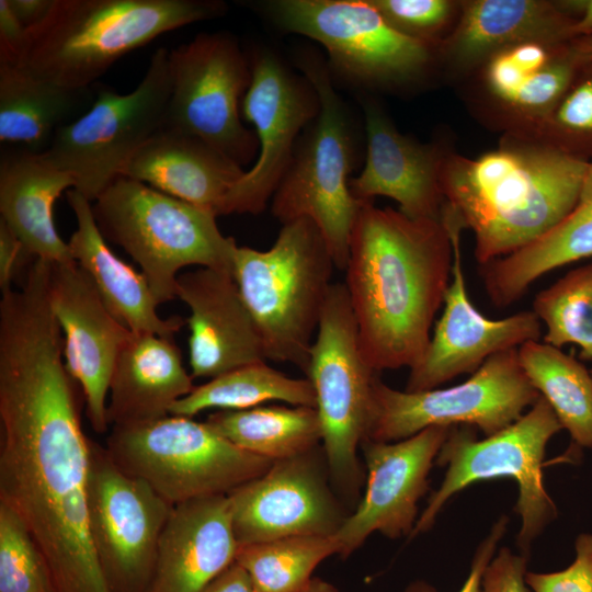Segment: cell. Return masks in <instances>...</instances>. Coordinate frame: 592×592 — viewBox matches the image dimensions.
<instances>
[{
  "label": "cell",
  "instance_id": "cell-29",
  "mask_svg": "<svg viewBox=\"0 0 592 592\" xmlns=\"http://www.w3.org/2000/svg\"><path fill=\"white\" fill-rule=\"evenodd\" d=\"M75 187L72 178L41 153L25 148L3 152L0 162V219L33 259L50 263L73 262L68 242L55 228L53 207L64 191Z\"/></svg>",
  "mask_w": 592,
  "mask_h": 592
},
{
  "label": "cell",
  "instance_id": "cell-24",
  "mask_svg": "<svg viewBox=\"0 0 592 592\" xmlns=\"http://www.w3.org/2000/svg\"><path fill=\"white\" fill-rule=\"evenodd\" d=\"M238 549L228 496L177 504L162 531L147 592H198L236 562Z\"/></svg>",
  "mask_w": 592,
  "mask_h": 592
},
{
  "label": "cell",
  "instance_id": "cell-47",
  "mask_svg": "<svg viewBox=\"0 0 592 592\" xmlns=\"http://www.w3.org/2000/svg\"><path fill=\"white\" fill-rule=\"evenodd\" d=\"M558 3L576 21L574 39L592 36V0H558Z\"/></svg>",
  "mask_w": 592,
  "mask_h": 592
},
{
  "label": "cell",
  "instance_id": "cell-50",
  "mask_svg": "<svg viewBox=\"0 0 592 592\" xmlns=\"http://www.w3.org/2000/svg\"><path fill=\"white\" fill-rule=\"evenodd\" d=\"M590 371H591V374H592V368Z\"/></svg>",
  "mask_w": 592,
  "mask_h": 592
},
{
  "label": "cell",
  "instance_id": "cell-3",
  "mask_svg": "<svg viewBox=\"0 0 592 592\" xmlns=\"http://www.w3.org/2000/svg\"><path fill=\"white\" fill-rule=\"evenodd\" d=\"M589 162L537 140L502 135L477 158L446 155L445 204L475 237L480 265L545 236L574 208Z\"/></svg>",
  "mask_w": 592,
  "mask_h": 592
},
{
  "label": "cell",
  "instance_id": "cell-11",
  "mask_svg": "<svg viewBox=\"0 0 592 592\" xmlns=\"http://www.w3.org/2000/svg\"><path fill=\"white\" fill-rule=\"evenodd\" d=\"M263 7L282 30L320 43L333 69L356 84L400 88L441 66L439 45L396 31L368 0H274Z\"/></svg>",
  "mask_w": 592,
  "mask_h": 592
},
{
  "label": "cell",
  "instance_id": "cell-39",
  "mask_svg": "<svg viewBox=\"0 0 592 592\" xmlns=\"http://www.w3.org/2000/svg\"><path fill=\"white\" fill-rule=\"evenodd\" d=\"M401 34L434 45L453 31L460 12L454 0H368Z\"/></svg>",
  "mask_w": 592,
  "mask_h": 592
},
{
  "label": "cell",
  "instance_id": "cell-30",
  "mask_svg": "<svg viewBox=\"0 0 592 592\" xmlns=\"http://www.w3.org/2000/svg\"><path fill=\"white\" fill-rule=\"evenodd\" d=\"M93 89H69L34 75L22 64L0 62V140L44 152L56 132L92 105Z\"/></svg>",
  "mask_w": 592,
  "mask_h": 592
},
{
  "label": "cell",
  "instance_id": "cell-8",
  "mask_svg": "<svg viewBox=\"0 0 592 592\" xmlns=\"http://www.w3.org/2000/svg\"><path fill=\"white\" fill-rule=\"evenodd\" d=\"M299 68L315 87L320 110L272 197V213L283 224L310 219L335 267L344 271L352 229L364 203L349 186L355 162L354 128L323 61L303 57Z\"/></svg>",
  "mask_w": 592,
  "mask_h": 592
},
{
  "label": "cell",
  "instance_id": "cell-36",
  "mask_svg": "<svg viewBox=\"0 0 592 592\" xmlns=\"http://www.w3.org/2000/svg\"><path fill=\"white\" fill-rule=\"evenodd\" d=\"M532 310L545 326V343L559 349L576 344L580 357L592 361V262L540 291Z\"/></svg>",
  "mask_w": 592,
  "mask_h": 592
},
{
  "label": "cell",
  "instance_id": "cell-35",
  "mask_svg": "<svg viewBox=\"0 0 592 592\" xmlns=\"http://www.w3.org/2000/svg\"><path fill=\"white\" fill-rule=\"evenodd\" d=\"M332 536H292L239 546L236 562L250 577L257 592H298L326 558L339 555Z\"/></svg>",
  "mask_w": 592,
  "mask_h": 592
},
{
  "label": "cell",
  "instance_id": "cell-23",
  "mask_svg": "<svg viewBox=\"0 0 592 592\" xmlns=\"http://www.w3.org/2000/svg\"><path fill=\"white\" fill-rule=\"evenodd\" d=\"M366 159L350 180L358 201L386 196L399 212L413 219L440 220L445 197L442 169L448 151L437 144H421L402 135L375 103L364 104Z\"/></svg>",
  "mask_w": 592,
  "mask_h": 592
},
{
  "label": "cell",
  "instance_id": "cell-44",
  "mask_svg": "<svg viewBox=\"0 0 592 592\" xmlns=\"http://www.w3.org/2000/svg\"><path fill=\"white\" fill-rule=\"evenodd\" d=\"M30 257L20 239L14 232L0 219V288L4 293L12 289L21 266L23 267ZM35 260V259H33Z\"/></svg>",
  "mask_w": 592,
  "mask_h": 592
},
{
  "label": "cell",
  "instance_id": "cell-12",
  "mask_svg": "<svg viewBox=\"0 0 592 592\" xmlns=\"http://www.w3.org/2000/svg\"><path fill=\"white\" fill-rule=\"evenodd\" d=\"M170 92L169 50L161 47L132 92L99 87L90 109L59 128L41 155L69 174L73 189L93 203L161 129Z\"/></svg>",
  "mask_w": 592,
  "mask_h": 592
},
{
  "label": "cell",
  "instance_id": "cell-42",
  "mask_svg": "<svg viewBox=\"0 0 592 592\" xmlns=\"http://www.w3.org/2000/svg\"><path fill=\"white\" fill-rule=\"evenodd\" d=\"M509 517L502 515L492 525L489 534L480 542L471 559L469 573L458 592H479L485 569L496 555L499 542L506 532ZM405 592H437L436 589L423 580L410 583Z\"/></svg>",
  "mask_w": 592,
  "mask_h": 592
},
{
  "label": "cell",
  "instance_id": "cell-43",
  "mask_svg": "<svg viewBox=\"0 0 592 592\" xmlns=\"http://www.w3.org/2000/svg\"><path fill=\"white\" fill-rule=\"evenodd\" d=\"M27 45V31L7 0H0V62L21 64Z\"/></svg>",
  "mask_w": 592,
  "mask_h": 592
},
{
  "label": "cell",
  "instance_id": "cell-41",
  "mask_svg": "<svg viewBox=\"0 0 592 592\" xmlns=\"http://www.w3.org/2000/svg\"><path fill=\"white\" fill-rule=\"evenodd\" d=\"M527 562V555L501 547L485 569L479 592H528Z\"/></svg>",
  "mask_w": 592,
  "mask_h": 592
},
{
  "label": "cell",
  "instance_id": "cell-15",
  "mask_svg": "<svg viewBox=\"0 0 592 592\" xmlns=\"http://www.w3.org/2000/svg\"><path fill=\"white\" fill-rule=\"evenodd\" d=\"M174 505L146 481L122 470L91 440L89 528L110 592H147L159 540Z\"/></svg>",
  "mask_w": 592,
  "mask_h": 592
},
{
  "label": "cell",
  "instance_id": "cell-38",
  "mask_svg": "<svg viewBox=\"0 0 592 592\" xmlns=\"http://www.w3.org/2000/svg\"><path fill=\"white\" fill-rule=\"evenodd\" d=\"M0 592H55L37 544L18 514L1 502Z\"/></svg>",
  "mask_w": 592,
  "mask_h": 592
},
{
  "label": "cell",
  "instance_id": "cell-34",
  "mask_svg": "<svg viewBox=\"0 0 592 592\" xmlns=\"http://www.w3.org/2000/svg\"><path fill=\"white\" fill-rule=\"evenodd\" d=\"M271 400L316 408V394L308 378L289 377L259 362L195 386L172 405L169 414L193 418L208 409L242 410Z\"/></svg>",
  "mask_w": 592,
  "mask_h": 592
},
{
  "label": "cell",
  "instance_id": "cell-1",
  "mask_svg": "<svg viewBox=\"0 0 592 592\" xmlns=\"http://www.w3.org/2000/svg\"><path fill=\"white\" fill-rule=\"evenodd\" d=\"M86 403L48 314L0 327V502L22 520L55 592H110L89 528L90 442Z\"/></svg>",
  "mask_w": 592,
  "mask_h": 592
},
{
  "label": "cell",
  "instance_id": "cell-9",
  "mask_svg": "<svg viewBox=\"0 0 592 592\" xmlns=\"http://www.w3.org/2000/svg\"><path fill=\"white\" fill-rule=\"evenodd\" d=\"M105 448L122 470L172 505L227 496L274 462L240 449L206 422L172 414L111 426Z\"/></svg>",
  "mask_w": 592,
  "mask_h": 592
},
{
  "label": "cell",
  "instance_id": "cell-10",
  "mask_svg": "<svg viewBox=\"0 0 592 592\" xmlns=\"http://www.w3.org/2000/svg\"><path fill=\"white\" fill-rule=\"evenodd\" d=\"M376 373L365 360L344 283H332L309 352L330 481L349 500L364 480L357 448L366 435Z\"/></svg>",
  "mask_w": 592,
  "mask_h": 592
},
{
  "label": "cell",
  "instance_id": "cell-45",
  "mask_svg": "<svg viewBox=\"0 0 592 592\" xmlns=\"http://www.w3.org/2000/svg\"><path fill=\"white\" fill-rule=\"evenodd\" d=\"M198 592H257L246 570L235 562Z\"/></svg>",
  "mask_w": 592,
  "mask_h": 592
},
{
  "label": "cell",
  "instance_id": "cell-5",
  "mask_svg": "<svg viewBox=\"0 0 592 592\" xmlns=\"http://www.w3.org/2000/svg\"><path fill=\"white\" fill-rule=\"evenodd\" d=\"M333 267L320 230L308 218L283 224L267 250L236 247L231 274L266 360L294 364L306 374Z\"/></svg>",
  "mask_w": 592,
  "mask_h": 592
},
{
  "label": "cell",
  "instance_id": "cell-6",
  "mask_svg": "<svg viewBox=\"0 0 592 592\" xmlns=\"http://www.w3.org/2000/svg\"><path fill=\"white\" fill-rule=\"evenodd\" d=\"M92 210L104 238L139 264L158 305L177 297L178 272L185 266L231 272L238 244L220 232L210 209L118 177L92 203Z\"/></svg>",
  "mask_w": 592,
  "mask_h": 592
},
{
  "label": "cell",
  "instance_id": "cell-40",
  "mask_svg": "<svg viewBox=\"0 0 592 592\" xmlns=\"http://www.w3.org/2000/svg\"><path fill=\"white\" fill-rule=\"evenodd\" d=\"M534 592H592V533H581L574 540V559L565 569L525 574Z\"/></svg>",
  "mask_w": 592,
  "mask_h": 592
},
{
  "label": "cell",
  "instance_id": "cell-25",
  "mask_svg": "<svg viewBox=\"0 0 592 592\" xmlns=\"http://www.w3.org/2000/svg\"><path fill=\"white\" fill-rule=\"evenodd\" d=\"M574 20L558 0H465L449 35L440 45V62L466 77L492 54L525 42L574 39Z\"/></svg>",
  "mask_w": 592,
  "mask_h": 592
},
{
  "label": "cell",
  "instance_id": "cell-26",
  "mask_svg": "<svg viewBox=\"0 0 592 592\" xmlns=\"http://www.w3.org/2000/svg\"><path fill=\"white\" fill-rule=\"evenodd\" d=\"M243 174L242 167L202 139L162 127L133 156L121 177L219 216Z\"/></svg>",
  "mask_w": 592,
  "mask_h": 592
},
{
  "label": "cell",
  "instance_id": "cell-27",
  "mask_svg": "<svg viewBox=\"0 0 592 592\" xmlns=\"http://www.w3.org/2000/svg\"><path fill=\"white\" fill-rule=\"evenodd\" d=\"M66 195L77 220V229L68 241L71 255L91 278L110 312L133 332L172 339L185 320L158 315V303L144 274L109 248L93 215L92 202L75 189Z\"/></svg>",
  "mask_w": 592,
  "mask_h": 592
},
{
  "label": "cell",
  "instance_id": "cell-7",
  "mask_svg": "<svg viewBox=\"0 0 592 592\" xmlns=\"http://www.w3.org/2000/svg\"><path fill=\"white\" fill-rule=\"evenodd\" d=\"M562 430L550 405L540 396L514 423L479 440L477 429L451 426L435 464L446 467L441 486L418 517L410 537L428 532L444 504L468 486L509 477L517 483L514 511L521 516L520 553L530 555L533 542L557 516L547 493L543 462L550 439Z\"/></svg>",
  "mask_w": 592,
  "mask_h": 592
},
{
  "label": "cell",
  "instance_id": "cell-20",
  "mask_svg": "<svg viewBox=\"0 0 592 592\" xmlns=\"http://www.w3.org/2000/svg\"><path fill=\"white\" fill-rule=\"evenodd\" d=\"M449 429L430 426L397 442L362 441L366 489L335 534L342 558L374 532L392 539L411 535L419 517L418 503L429 491V475Z\"/></svg>",
  "mask_w": 592,
  "mask_h": 592
},
{
  "label": "cell",
  "instance_id": "cell-17",
  "mask_svg": "<svg viewBox=\"0 0 592 592\" xmlns=\"http://www.w3.org/2000/svg\"><path fill=\"white\" fill-rule=\"evenodd\" d=\"M323 449L274 460L228 493L239 546L292 536H332L346 514L331 488Z\"/></svg>",
  "mask_w": 592,
  "mask_h": 592
},
{
  "label": "cell",
  "instance_id": "cell-32",
  "mask_svg": "<svg viewBox=\"0 0 592 592\" xmlns=\"http://www.w3.org/2000/svg\"><path fill=\"white\" fill-rule=\"evenodd\" d=\"M205 422L240 449L272 460L309 452L322 442L319 415L311 407L218 410Z\"/></svg>",
  "mask_w": 592,
  "mask_h": 592
},
{
  "label": "cell",
  "instance_id": "cell-18",
  "mask_svg": "<svg viewBox=\"0 0 592 592\" xmlns=\"http://www.w3.org/2000/svg\"><path fill=\"white\" fill-rule=\"evenodd\" d=\"M441 220L453 246L451 283L444 309L421 358L409 368L407 391L439 388L462 374L475 373L490 356L539 340L542 322L533 310L502 319L483 316L471 303L462 264L460 232L455 213L445 204Z\"/></svg>",
  "mask_w": 592,
  "mask_h": 592
},
{
  "label": "cell",
  "instance_id": "cell-2",
  "mask_svg": "<svg viewBox=\"0 0 592 592\" xmlns=\"http://www.w3.org/2000/svg\"><path fill=\"white\" fill-rule=\"evenodd\" d=\"M453 246L443 221L413 219L364 202L344 269L369 366L411 368L424 353L451 283Z\"/></svg>",
  "mask_w": 592,
  "mask_h": 592
},
{
  "label": "cell",
  "instance_id": "cell-13",
  "mask_svg": "<svg viewBox=\"0 0 592 592\" xmlns=\"http://www.w3.org/2000/svg\"><path fill=\"white\" fill-rule=\"evenodd\" d=\"M539 397L517 349L490 356L467 380L447 388L398 390L376 375L364 440L397 442L430 426L455 425L489 436L517 421Z\"/></svg>",
  "mask_w": 592,
  "mask_h": 592
},
{
  "label": "cell",
  "instance_id": "cell-14",
  "mask_svg": "<svg viewBox=\"0 0 592 592\" xmlns=\"http://www.w3.org/2000/svg\"><path fill=\"white\" fill-rule=\"evenodd\" d=\"M171 92L163 128L197 137L240 167L259 152L253 130L241 122L251 65L228 33H201L169 50ZM161 127V128H162Z\"/></svg>",
  "mask_w": 592,
  "mask_h": 592
},
{
  "label": "cell",
  "instance_id": "cell-22",
  "mask_svg": "<svg viewBox=\"0 0 592 592\" xmlns=\"http://www.w3.org/2000/svg\"><path fill=\"white\" fill-rule=\"evenodd\" d=\"M175 295L190 309L192 377L214 378L265 362L261 337L230 271L198 267L178 276Z\"/></svg>",
  "mask_w": 592,
  "mask_h": 592
},
{
  "label": "cell",
  "instance_id": "cell-48",
  "mask_svg": "<svg viewBox=\"0 0 592 592\" xmlns=\"http://www.w3.org/2000/svg\"><path fill=\"white\" fill-rule=\"evenodd\" d=\"M298 592H339L338 589L330 582L312 577L311 580Z\"/></svg>",
  "mask_w": 592,
  "mask_h": 592
},
{
  "label": "cell",
  "instance_id": "cell-31",
  "mask_svg": "<svg viewBox=\"0 0 592 592\" xmlns=\"http://www.w3.org/2000/svg\"><path fill=\"white\" fill-rule=\"evenodd\" d=\"M592 258V162L572 212L535 242L481 266L491 304L505 308L519 300L544 274Z\"/></svg>",
  "mask_w": 592,
  "mask_h": 592
},
{
  "label": "cell",
  "instance_id": "cell-49",
  "mask_svg": "<svg viewBox=\"0 0 592 592\" xmlns=\"http://www.w3.org/2000/svg\"><path fill=\"white\" fill-rule=\"evenodd\" d=\"M572 45L583 61H592V36L576 38Z\"/></svg>",
  "mask_w": 592,
  "mask_h": 592
},
{
  "label": "cell",
  "instance_id": "cell-21",
  "mask_svg": "<svg viewBox=\"0 0 592 592\" xmlns=\"http://www.w3.org/2000/svg\"><path fill=\"white\" fill-rule=\"evenodd\" d=\"M47 293L62 334L66 368L82 390L93 431L105 433L113 369L132 331L110 312L76 261L50 263Z\"/></svg>",
  "mask_w": 592,
  "mask_h": 592
},
{
  "label": "cell",
  "instance_id": "cell-16",
  "mask_svg": "<svg viewBox=\"0 0 592 592\" xmlns=\"http://www.w3.org/2000/svg\"><path fill=\"white\" fill-rule=\"evenodd\" d=\"M251 82L241 115L254 126L258 158L229 193L221 215L259 214L273 197L295 153L300 132L319 114L315 87L295 75L274 54L258 52L250 59Z\"/></svg>",
  "mask_w": 592,
  "mask_h": 592
},
{
  "label": "cell",
  "instance_id": "cell-37",
  "mask_svg": "<svg viewBox=\"0 0 592 592\" xmlns=\"http://www.w3.org/2000/svg\"><path fill=\"white\" fill-rule=\"evenodd\" d=\"M530 139L592 162V61H583L556 106Z\"/></svg>",
  "mask_w": 592,
  "mask_h": 592
},
{
  "label": "cell",
  "instance_id": "cell-33",
  "mask_svg": "<svg viewBox=\"0 0 592 592\" xmlns=\"http://www.w3.org/2000/svg\"><path fill=\"white\" fill-rule=\"evenodd\" d=\"M528 380L579 447L592 448V374L561 349L528 341L517 349Z\"/></svg>",
  "mask_w": 592,
  "mask_h": 592
},
{
  "label": "cell",
  "instance_id": "cell-46",
  "mask_svg": "<svg viewBox=\"0 0 592 592\" xmlns=\"http://www.w3.org/2000/svg\"><path fill=\"white\" fill-rule=\"evenodd\" d=\"M10 9L26 29L38 25L52 10L55 0H7Z\"/></svg>",
  "mask_w": 592,
  "mask_h": 592
},
{
  "label": "cell",
  "instance_id": "cell-19",
  "mask_svg": "<svg viewBox=\"0 0 592 592\" xmlns=\"http://www.w3.org/2000/svg\"><path fill=\"white\" fill-rule=\"evenodd\" d=\"M582 62L572 41L505 47L466 76L470 103L503 135L528 138L561 99Z\"/></svg>",
  "mask_w": 592,
  "mask_h": 592
},
{
  "label": "cell",
  "instance_id": "cell-28",
  "mask_svg": "<svg viewBox=\"0 0 592 592\" xmlns=\"http://www.w3.org/2000/svg\"><path fill=\"white\" fill-rule=\"evenodd\" d=\"M172 339L133 332L123 345L110 383V426L157 420L195 387Z\"/></svg>",
  "mask_w": 592,
  "mask_h": 592
},
{
  "label": "cell",
  "instance_id": "cell-4",
  "mask_svg": "<svg viewBox=\"0 0 592 592\" xmlns=\"http://www.w3.org/2000/svg\"><path fill=\"white\" fill-rule=\"evenodd\" d=\"M225 11L216 0H55L47 16L27 31L21 64L54 84L91 88L126 54Z\"/></svg>",
  "mask_w": 592,
  "mask_h": 592
}]
</instances>
